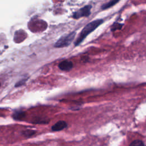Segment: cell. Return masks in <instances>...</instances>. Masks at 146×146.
I'll use <instances>...</instances> for the list:
<instances>
[{"mask_svg": "<svg viewBox=\"0 0 146 146\" xmlns=\"http://www.w3.org/2000/svg\"><path fill=\"white\" fill-rule=\"evenodd\" d=\"M103 23V19H98L94 20L89 23H88L81 31L80 34L79 35L78 38L75 42V46H77L80 44L83 40L90 33L94 31L96 29L98 28L100 25Z\"/></svg>", "mask_w": 146, "mask_h": 146, "instance_id": "1", "label": "cell"}, {"mask_svg": "<svg viewBox=\"0 0 146 146\" xmlns=\"http://www.w3.org/2000/svg\"><path fill=\"white\" fill-rule=\"evenodd\" d=\"M76 35L75 32H71L61 36L55 43L54 47L56 48H62L69 46L72 42Z\"/></svg>", "mask_w": 146, "mask_h": 146, "instance_id": "2", "label": "cell"}, {"mask_svg": "<svg viewBox=\"0 0 146 146\" xmlns=\"http://www.w3.org/2000/svg\"><path fill=\"white\" fill-rule=\"evenodd\" d=\"M92 6L91 5H87L81 8L77 11L74 13L72 17L75 19H78L80 17H88L91 14V9Z\"/></svg>", "mask_w": 146, "mask_h": 146, "instance_id": "3", "label": "cell"}, {"mask_svg": "<svg viewBox=\"0 0 146 146\" xmlns=\"http://www.w3.org/2000/svg\"><path fill=\"white\" fill-rule=\"evenodd\" d=\"M58 67L60 70L64 71H69L73 67V63L71 61L67 60H63L59 63Z\"/></svg>", "mask_w": 146, "mask_h": 146, "instance_id": "4", "label": "cell"}, {"mask_svg": "<svg viewBox=\"0 0 146 146\" xmlns=\"http://www.w3.org/2000/svg\"><path fill=\"white\" fill-rule=\"evenodd\" d=\"M67 126V123L65 121L59 120L52 126L51 130L52 131H59L66 128Z\"/></svg>", "mask_w": 146, "mask_h": 146, "instance_id": "5", "label": "cell"}, {"mask_svg": "<svg viewBox=\"0 0 146 146\" xmlns=\"http://www.w3.org/2000/svg\"><path fill=\"white\" fill-rule=\"evenodd\" d=\"M25 116V113L23 111H15L13 114V117L16 120H22Z\"/></svg>", "mask_w": 146, "mask_h": 146, "instance_id": "6", "label": "cell"}, {"mask_svg": "<svg viewBox=\"0 0 146 146\" xmlns=\"http://www.w3.org/2000/svg\"><path fill=\"white\" fill-rule=\"evenodd\" d=\"M120 0H111L109 2L104 4L102 6V9L103 10H105V9H107L112 6H113V5H115L116 3H117Z\"/></svg>", "mask_w": 146, "mask_h": 146, "instance_id": "7", "label": "cell"}, {"mask_svg": "<svg viewBox=\"0 0 146 146\" xmlns=\"http://www.w3.org/2000/svg\"><path fill=\"white\" fill-rule=\"evenodd\" d=\"M35 131L31 129H26L25 131H22L23 135L26 137H30L32 136L33 135L35 134Z\"/></svg>", "mask_w": 146, "mask_h": 146, "instance_id": "8", "label": "cell"}, {"mask_svg": "<svg viewBox=\"0 0 146 146\" xmlns=\"http://www.w3.org/2000/svg\"><path fill=\"white\" fill-rule=\"evenodd\" d=\"M129 146H144V145L142 141L139 140H136L132 141L130 144Z\"/></svg>", "mask_w": 146, "mask_h": 146, "instance_id": "9", "label": "cell"}, {"mask_svg": "<svg viewBox=\"0 0 146 146\" xmlns=\"http://www.w3.org/2000/svg\"><path fill=\"white\" fill-rule=\"evenodd\" d=\"M27 80V78H26V79H21L20 81H19V82H18L17 83H16V84H15V87H20V86H22V85H23L25 83H26V80Z\"/></svg>", "mask_w": 146, "mask_h": 146, "instance_id": "10", "label": "cell"}, {"mask_svg": "<svg viewBox=\"0 0 146 146\" xmlns=\"http://www.w3.org/2000/svg\"><path fill=\"white\" fill-rule=\"evenodd\" d=\"M121 26H122V25H120V24H119V23H118L117 24V26H116V25H115V24H113V30H116V29H119V28H118V27H121Z\"/></svg>", "mask_w": 146, "mask_h": 146, "instance_id": "11", "label": "cell"}]
</instances>
